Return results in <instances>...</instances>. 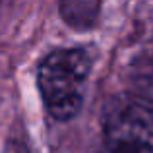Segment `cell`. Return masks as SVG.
Here are the masks:
<instances>
[{"instance_id": "6da1fadb", "label": "cell", "mask_w": 153, "mask_h": 153, "mask_svg": "<svg viewBox=\"0 0 153 153\" xmlns=\"http://www.w3.org/2000/svg\"><path fill=\"white\" fill-rule=\"evenodd\" d=\"M91 58L83 49H62L47 56L39 66L37 82L47 111L56 120H68L82 108Z\"/></svg>"}, {"instance_id": "7a4b0ae2", "label": "cell", "mask_w": 153, "mask_h": 153, "mask_svg": "<svg viewBox=\"0 0 153 153\" xmlns=\"http://www.w3.org/2000/svg\"><path fill=\"white\" fill-rule=\"evenodd\" d=\"M97 153H153V103L146 95H120L107 105Z\"/></svg>"}, {"instance_id": "3957f363", "label": "cell", "mask_w": 153, "mask_h": 153, "mask_svg": "<svg viewBox=\"0 0 153 153\" xmlns=\"http://www.w3.org/2000/svg\"><path fill=\"white\" fill-rule=\"evenodd\" d=\"M101 0H60V14L68 25L76 29H89L95 25Z\"/></svg>"}, {"instance_id": "277c9868", "label": "cell", "mask_w": 153, "mask_h": 153, "mask_svg": "<svg viewBox=\"0 0 153 153\" xmlns=\"http://www.w3.org/2000/svg\"><path fill=\"white\" fill-rule=\"evenodd\" d=\"M130 79L140 91L153 93V37L136 54L130 66Z\"/></svg>"}]
</instances>
